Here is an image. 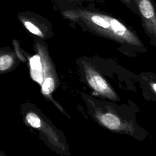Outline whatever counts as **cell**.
<instances>
[{
    "label": "cell",
    "mask_w": 156,
    "mask_h": 156,
    "mask_svg": "<svg viewBox=\"0 0 156 156\" xmlns=\"http://www.w3.org/2000/svg\"><path fill=\"white\" fill-rule=\"evenodd\" d=\"M90 20L99 31L115 42L139 49H142L144 46L133 30L112 15L94 13L90 15Z\"/></svg>",
    "instance_id": "6da1fadb"
},
{
    "label": "cell",
    "mask_w": 156,
    "mask_h": 156,
    "mask_svg": "<svg viewBox=\"0 0 156 156\" xmlns=\"http://www.w3.org/2000/svg\"><path fill=\"white\" fill-rule=\"evenodd\" d=\"M146 34L156 43V4L154 0H132Z\"/></svg>",
    "instance_id": "7a4b0ae2"
},
{
    "label": "cell",
    "mask_w": 156,
    "mask_h": 156,
    "mask_svg": "<svg viewBox=\"0 0 156 156\" xmlns=\"http://www.w3.org/2000/svg\"><path fill=\"white\" fill-rule=\"evenodd\" d=\"M98 117L104 127L114 132L132 135L135 131L133 123L122 119L116 112L99 113Z\"/></svg>",
    "instance_id": "3957f363"
},
{
    "label": "cell",
    "mask_w": 156,
    "mask_h": 156,
    "mask_svg": "<svg viewBox=\"0 0 156 156\" xmlns=\"http://www.w3.org/2000/svg\"><path fill=\"white\" fill-rule=\"evenodd\" d=\"M87 74L89 84L97 93L112 101H119L116 93L98 72L90 68L88 69Z\"/></svg>",
    "instance_id": "277c9868"
},
{
    "label": "cell",
    "mask_w": 156,
    "mask_h": 156,
    "mask_svg": "<svg viewBox=\"0 0 156 156\" xmlns=\"http://www.w3.org/2000/svg\"><path fill=\"white\" fill-rule=\"evenodd\" d=\"M30 63L31 76L35 80L41 83L43 80V71L40 57L38 55H34L30 58Z\"/></svg>",
    "instance_id": "5b68a950"
},
{
    "label": "cell",
    "mask_w": 156,
    "mask_h": 156,
    "mask_svg": "<svg viewBox=\"0 0 156 156\" xmlns=\"http://www.w3.org/2000/svg\"><path fill=\"white\" fill-rule=\"evenodd\" d=\"M55 83L52 77H48L42 84V92L44 94H49L54 89Z\"/></svg>",
    "instance_id": "8992f818"
},
{
    "label": "cell",
    "mask_w": 156,
    "mask_h": 156,
    "mask_svg": "<svg viewBox=\"0 0 156 156\" xmlns=\"http://www.w3.org/2000/svg\"><path fill=\"white\" fill-rule=\"evenodd\" d=\"M26 119L28 123L34 128L41 127V120L37 115L34 113H29L26 116Z\"/></svg>",
    "instance_id": "52a82bcc"
},
{
    "label": "cell",
    "mask_w": 156,
    "mask_h": 156,
    "mask_svg": "<svg viewBox=\"0 0 156 156\" xmlns=\"http://www.w3.org/2000/svg\"><path fill=\"white\" fill-rule=\"evenodd\" d=\"M13 63V59L9 55L0 57V70H5L9 68Z\"/></svg>",
    "instance_id": "ba28073f"
},
{
    "label": "cell",
    "mask_w": 156,
    "mask_h": 156,
    "mask_svg": "<svg viewBox=\"0 0 156 156\" xmlns=\"http://www.w3.org/2000/svg\"><path fill=\"white\" fill-rule=\"evenodd\" d=\"M24 26L31 33L35 35H38L40 37H42V34L40 30V29L37 27H36L34 24H33L32 23L29 21H25Z\"/></svg>",
    "instance_id": "9c48e42d"
},
{
    "label": "cell",
    "mask_w": 156,
    "mask_h": 156,
    "mask_svg": "<svg viewBox=\"0 0 156 156\" xmlns=\"http://www.w3.org/2000/svg\"><path fill=\"white\" fill-rule=\"evenodd\" d=\"M120 1L123 4H124L127 7L130 9L133 12L137 14L136 8L132 0H120Z\"/></svg>",
    "instance_id": "30bf717a"
},
{
    "label": "cell",
    "mask_w": 156,
    "mask_h": 156,
    "mask_svg": "<svg viewBox=\"0 0 156 156\" xmlns=\"http://www.w3.org/2000/svg\"><path fill=\"white\" fill-rule=\"evenodd\" d=\"M151 87L153 91L156 94V83H151Z\"/></svg>",
    "instance_id": "8fae6325"
}]
</instances>
